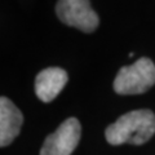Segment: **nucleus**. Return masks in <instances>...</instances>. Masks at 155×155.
I'll return each mask as SVG.
<instances>
[{
  "label": "nucleus",
  "mask_w": 155,
  "mask_h": 155,
  "mask_svg": "<svg viewBox=\"0 0 155 155\" xmlns=\"http://www.w3.org/2000/svg\"><path fill=\"white\" fill-rule=\"evenodd\" d=\"M69 76L64 69L48 67L41 70L35 78V93L43 102H51L60 94L66 85Z\"/></svg>",
  "instance_id": "obj_5"
},
{
  "label": "nucleus",
  "mask_w": 155,
  "mask_h": 155,
  "mask_svg": "<svg viewBox=\"0 0 155 155\" xmlns=\"http://www.w3.org/2000/svg\"><path fill=\"white\" fill-rule=\"evenodd\" d=\"M155 133V114L151 110L140 109L119 116L105 130L107 142L111 145H142Z\"/></svg>",
  "instance_id": "obj_1"
},
{
  "label": "nucleus",
  "mask_w": 155,
  "mask_h": 155,
  "mask_svg": "<svg viewBox=\"0 0 155 155\" xmlns=\"http://www.w3.org/2000/svg\"><path fill=\"white\" fill-rule=\"evenodd\" d=\"M155 84V64L147 57L137 60L133 65L119 70L114 80V91L118 94H141Z\"/></svg>",
  "instance_id": "obj_2"
},
{
  "label": "nucleus",
  "mask_w": 155,
  "mask_h": 155,
  "mask_svg": "<svg viewBox=\"0 0 155 155\" xmlns=\"http://www.w3.org/2000/svg\"><path fill=\"white\" fill-rule=\"evenodd\" d=\"M58 19L83 32H93L100 25V18L91 7L89 0H58L56 4Z\"/></svg>",
  "instance_id": "obj_3"
},
{
  "label": "nucleus",
  "mask_w": 155,
  "mask_h": 155,
  "mask_svg": "<svg viewBox=\"0 0 155 155\" xmlns=\"http://www.w3.org/2000/svg\"><path fill=\"white\" fill-rule=\"evenodd\" d=\"M81 127L76 118H69L45 138L40 155H71L80 141Z\"/></svg>",
  "instance_id": "obj_4"
},
{
  "label": "nucleus",
  "mask_w": 155,
  "mask_h": 155,
  "mask_svg": "<svg viewBox=\"0 0 155 155\" xmlns=\"http://www.w3.org/2000/svg\"><path fill=\"white\" fill-rule=\"evenodd\" d=\"M23 115L9 98H0V146L5 147L19 134Z\"/></svg>",
  "instance_id": "obj_6"
}]
</instances>
